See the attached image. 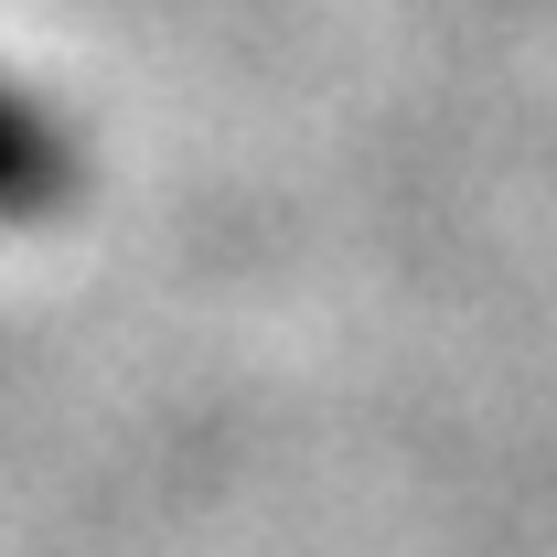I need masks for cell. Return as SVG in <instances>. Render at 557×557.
<instances>
[{"label": "cell", "instance_id": "obj_1", "mask_svg": "<svg viewBox=\"0 0 557 557\" xmlns=\"http://www.w3.org/2000/svg\"><path fill=\"white\" fill-rule=\"evenodd\" d=\"M65 183H75L65 129H54L33 97H11V86H0V214H44V205H65Z\"/></svg>", "mask_w": 557, "mask_h": 557}]
</instances>
